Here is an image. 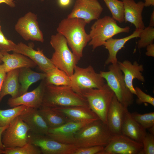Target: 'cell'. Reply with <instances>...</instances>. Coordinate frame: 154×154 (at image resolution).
<instances>
[{
  "label": "cell",
  "mask_w": 154,
  "mask_h": 154,
  "mask_svg": "<svg viewBox=\"0 0 154 154\" xmlns=\"http://www.w3.org/2000/svg\"><path fill=\"white\" fill-rule=\"evenodd\" d=\"M87 24L83 19L67 17L59 23L56 30L66 38L72 52L79 60L83 56V51L91 40L89 34L85 30Z\"/></svg>",
  "instance_id": "cell-1"
},
{
  "label": "cell",
  "mask_w": 154,
  "mask_h": 154,
  "mask_svg": "<svg viewBox=\"0 0 154 154\" xmlns=\"http://www.w3.org/2000/svg\"><path fill=\"white\" fill-rule=\"evenodd\" d=\"M41 106L52 108L89 107L86 98L75 91L71 86H56L46 83Z\"/></svg>",
  "instance_id": "cell-2"
},
{
  "label": "cell",
  "mask_w": 154,
  "mask_h": 154,
  "mask_svg": "<svg viewBox=\"0 0 154 154\" xmlns=\"http://www.w3.org/2000/svg\"><path fill=\"white\" fill-rule=\"evenodd\" d=\"M113 136L107 124L98 119L86 125L76 132L74 144L78 147H105Z\"/></svg>",
  "instance_id": "cell-3"
},
{
  "label": "cell",
  "mask_w": 154,
  "mask_h": 154,
  "mask_svg": "<svg viewBox=\"0 0 154 154\" xmlns=\"http://www.w3.org/2000/svg\"><path fill=\"white\" fill-rule=\"evenodd\" d=\"M50 43L54 50L50 59L53 64L71 76L80 60L70 50L66 38L61 34L58 33L52 35Z\"/></svg>",
  "instance_id": "cell-4"
},
{
  "label": "cell",
  "mask_w": 154,
  "mask_h": 154,
  "mask_svg": "<svg viewBox=\"0 0 154 154\" xmlns=\"http://www.w3.org/2000/svg\"><path fill=\"white\" fill-rule=\"evenodd\" d=\"M78 93L86 98L91 109L106 124L108 111L114 95L107 84L99 88L82 90Z\"/></svg>",
  "instance_id": "cell-5"
},
{
  "label": "cell",
  "mask_w": 154,
  "mask_h": 154,
  "mask_svg": "<svg viewBox=\"0 0 154 154\" xmlns=\"http://www.w3.org/2000/svg\"><path fill=\"white\" fill-rule=\"evenodd\" d=\"M130 30L129 27H120L112 17L105 16L96 20L92 25L89 34L91 40L88 45L92 46L94 50L103 45L107 40L115 35L122 33H128Z\"/></svg>",
  "instance_id": "cell-6"
},
{
  "label": "cell",
  "mask_w": 154,
  "mask_h": 154,
  "mask_svg": "<svg viewBox=\"0 0 154 154\" xmlns=\"http://www.w3.org/2000/svg\"><path fill=\"white\" fill-rule=\"evenodd\" d=\"M108 71H101L100 73L107 82V84L114 93L118 100L126 108L133 103V94L127 87L123 73L119 69L117 63L111 64Z\"/></svg>",
  "instance_id": "cell-7"
},
{
  "label": "cell",
  "mask_w": 154,
  "mask_h": 154,
  "mask_svg": "<svg viewBox=\"0 0 154 154\" xmlns=\"http://www.w3.org/2000/svg\"><path fill=\"white\" fill-rule=\"evenodd\" d=\"M70 86L78 93L80 90L88 88H99L105 84L104 79L90 65L82 68L76 65L73 74L70 76Z\"/></svg>",
  "instance_id": "cell-8"
},
{
  "label": "cell",
  "mask_w": 154,
  "mask_h": 154,
  "mask_svg": "<svg viewBox=\"0 0 154 154\" xmlns=\"http://www.w3.org/2000/svg\"><path fill=\"white\" fill-rule=\"evenodd\" d=\"M29 131L28 125L19 116L17 117L9 123L2 134V142L5 149L20 147L27 144Z\"/></svg>",
  "instance_id": "cell-9"
},
{
  "label": "cell",
  "mask_w": 154,
  "mask_h": 154,
  "mask_svg": "<svg viewBox=\"0 0 154 154\" xmlns=\"http://www.w3.org/2000/svg\"><path fill=\"white\" fill-rule=\"evenodd\" d=\"M28 142L38 147L43 154H74L78 147L57 141L46 135L28 134Z\"/></svg>",
  "instance_id": "cell-10"
},
{
  "label": "cell",
  "mask_w": 154,
  "mask_h": 154,
  "mask_svg": "<svg viewBox=\"0 0 154 154\" xmlns=\"http://www.w3.org/2000/svg\"><path fill=\"white\" fill-rule=\"evenodd\" d=\"M142 143L120 134L113 135L109 143L98 154H143Z\"/></svg>",
  "instance_id": "cell-11"
},
{
  "label": "cell",
  "mask_w": 154,
  "mask_h": 154,
  "mask_svg": "<svg viewBox=\"0 0 154 154\" xmlns=\"http://www.w3.org/2000/svg\"><path fill=\"white\" fill-rule=\"evenodd\" d=\"M37 19L36 15L31 12H28L19 19L15 25V30L25 40L43 42V35Z\"/></svg>",
  "instance_id": "cell-12"
},
{
  "label": "cell",
  "mask_w": 154,
  "mask_h": 154,
  "mask_svg": "<svg viewBox=\"0 0 154 154\" xmlns=\"http://www.w3.org/2000/svg\"><path fill=\"white\" fill-rule=\"evenodd\" d=\"M103 8L98 0H76L67 18L84 20L87 24L99 19Z\"/></svg>",
  "instance_id": "cell-13"
},
{
  "label": "cell",
  "mask_w": 154,
  "mask_h": 154,
  "mask_svg": "<svg viewBox=\"0 0 154 154\" xmlns=\"http://www.w3.org/2000/svg\"><path fill=\"white\" fill-rule=\"evenodd\" d=\"M90 123L70 121L57 127L49 128L46 135L62 143L74 144V136L76 132Z\"/></svg>",
  "instance_id": "cell-14"
},
{
  "label": "cell",
  "mask_w": 154,
  "mask_h": 154,
  "mask_svg": "<svg viewBox=\"0 0 154 154\" xmlns=\"http://www.w3.org/2000/svg\"><path fill=\"white\" fill-rule=\"evenodd\" d=\"M45 79L32 91L27 92L14 98H10L7 103L11 107L25 105L28 107L39 109L42 106L45 85Z\"/></svg>",
  "instance_id": "cell-15"
},
{
  "label": "cell",
  "mask_w": 154,
  "mask_h": 154,
  "mask_svg": "<svg viewBox=\"0 0 154 154\" xmlns=\"http://www.w3.org/2000/svg\"><path fill=\"white\" fill-rule=\"evenodd\" d=\"M125 108L114 95L108 111L106 124L113 135L121 134Z\"/></svg>",
  "instance_id": "cell-16"
},
{
  "label": "cell",
  "mask_w": 154,
  "mask_h": 154,
  "mask_svg": "<svg viewBox=\"0 0 154 154\" xmlns=\"http://www.w3.org/2000/svg\"><path fill=\"white\" fill-rule=\"evenodd\" d=\"M13 52L22 54L29 58L44 73H46L55 67L50 59L44 55L42 50L38 48L37 50H35L31 46L22 42L17 44Z\"/></svg>",
  "instance_id": "cell-17"
},
{
  "label": "cell",
  "mask_w": 154,
  "mask_h": 154,
  "mask_svg": "<svg viewBox=\"0 0 154 154\" xmlns=\"http://www.w3.org/2000/svg\"><path fill=\"white\" fill-rule=\"evenodd\" d=\"M33 133L46 135L49 127L38 109L27 107L19 116Z\"/></svg>",
  "instance_id": "cell-18"
},
{
  "label": "cell",
  "mask_w": 154,
  "mask_h": 154,
  "mask_svg": "<svg viewBox=\"0 0 154 154\" xmlns=\"http://www.w3.org/2000/svg\"><path fill=\"white\" fill-rule=\"evenodd\" d=\"M117 64L123 73L127 87L132 94L135 95V88L133 84V80L136 78L142 82L145 81V79L142 73L144 70L143 65L139 64L136 61H134L132 63L127 60L122 62L118 61Z\"/></svg>",
  "instance_id": "cell-19"
},
{
  "label": "cell",
  "mask_w": 154,
  "mask_h": 154,
  "mask_svg": "<svg viewBox=\"0 0 154 154\" xmlns=\"http://www.w3.org/2000/svg\"><path fill=\"white\" fill-rule=\"evenodd\" d=\"M52 109L62 114L70 121L90 123L99 119L89 107L72 106Z\"/></svg>",
  "instance_id": "cell-20"
},
{
  "label": "cell",
  "mask_w": 154,
  "mask_h": 154,
  "mask_svg": "<svg viewBox=\"0 0 154 154\" xmlns=\"http://www.w3.org/2000/svg\"><path fill=\"white\" fill-rule=\"evenodd\" d=\"M124 4V19L125 22H129L136 29H142L145 28L142 13L144 7V2L136 3L134 0H122Z\"/></svg>",
  "instance_id": "cell-21"
},
{
  "label": "cell",
  "mask_w": 154,
  "mask_h": 154,
  "mask_svg": "<svg viewBox=\"0 0 154 154\" xmlns=\"http://www.w3.org/2000/svg\"><path fill=\"white\" fill-rule=\"evenodd\" d=\"M147 133L146 129L133 119L128 108H125L121 134L137 141L142 143Z\"/></svg>",
  "instance_id": "cell-22"
},
{
  "label": "cell",
  "mask_w": 154,
  "mask_h": 154,
  "mask_svg": "<svg viewBox=\"0 0 154 154\" xmlns=\"http://www.w3.org/2000/svg\"><path fill=\"white\" fill-rule=\"evenodd\" d=\"M3 56L1 58L3 62L5 72L23 68H34L37 65L31 59L22 54L13 52L10 54L8 52H1Z\"/></svg>",
  "instance_id": "cell-23"
},
{
  "label": "cell",
  "mask_w": 154,
  "mask_h": 154,
  "mask_svg": "<svg viewBox=\"0 0 154 154\" xmlns=\"http://www.w3.org/2000/svg\"><path fill=\"white\" fill-rule=\"evenodd\" d=\"M141 30L136 29L132 34L127 37L120 39L111 38L107 40L103 45L108 50L109 52L108 56L105 62V64L117 63V55L118 52L124 47L127 41L131 39L139 37Z\"/></svg>",
  "instance_id": "cell-24"
},
{
  "label": "cell",
  "mask_w": 154,
  "mask_h": 154,
  "mask_svg": "<svg viewBox=\"0 0 154 154\" xmlns=\"http://www.w3.org/2000/svg\"><path fill=\"white\" fill-rule=\"evenodd\" d=\"M20 69L10 71L6 73L0 93V102L5 96L9 95L12 98L20 95L21 86L19 81Z\"/></svg>",
  "instance_id": "cell-25"
},
{
  "label": "cell",
  "mask_w": 154,
  "mask_h": 154,
  "mask_svg": "<svg viewBox=\"0 0 154 154\" xmlns=\"http://www.w3.org/2000/svg\"><path fill=\"white\" fill-rule=\"evenodd\" d=\"M46 76V73L35 72L30 68H20L19 75V81L21 86L20 96L27 92L32 84L44 79Z\"/></svg>",
  "instance_id": "cell-26"
},
{
  "label": "cell",
  "mask_w": 154,
  "mask_h": 154,
  "mask_svg": "<svg viewBox=\"0 0 154 154\" xmlns=\"http://www.w3.org/2000/svg\"><path fill=\"white\" fill-rule=\"evenodd\" d=\"M38 110L49 128L57 127L70 121L62 114L52 108L41 106Z\"/></svg>",
  "instance_id": "cell-27"
},
{
  "label": "cell",
  "mask_w": 154,
  "mask_h": 154,
  "mask_svg": "<svg viewBox=\"0 0 154 154\" xmlns=\"http://www.w3.org/2000/svg\"><path fill=\"white\" fill-rule=\"evenodd\" d=\"M45 80L46 83L56 86H70V77L64 71L55 66L46 73Z\"/></svg>",
  "instance_id": "cell-28"
},
{
  "label": "cell",
  "mask_w": 154,
  "mask_h": 154,
  "mask_svg": "<svg viewBox=\"0 0 154 154\" xmlns=\"http://www.w3.org/2000/svg\"><path fill=\"white\" fill-rule=\"evenodd\" d=\"M27 107L20 105L5 110H0V126L8 125L15 118L19 116Z\"/></svg>",
  "instance_id": "cell-29"
},
{
  "label": "cell",
  "mask_w": 154,
  "mask_h": 154,
  "mask_svg": "<svg viewBox=\"0 0 154 154\" xmlns=\"http://www.w3.org/2000/svg\"><path fill=\"white\" fill-rule=\"evenodd\" d=\"M110 11L112 18L121 23L124 21V7L123 1L118 0H103Z\"/></svg>",
  "instance_id": "cell-30"
},
{
  "label": "cell",
  "mask_w": 154,
  "mask_h": 154,
  "mask_svg": "<svg viewBox=\"0 0 154 154\" xmlns=\"http://www.w3.org/2000/svg\"><path fill=\"white\" fill-rule=\"evenodd\" d=\"M38 147L28 142L24 145L13 148L5 149L3 154H40Z\"/></svg>",
  "instance_id": "cell-31"
},
{
  "label": "cell",
  "mask_w": 154,
  "mask_h": 154,
  "mask_svg": "<svg viewBox=\"0 0 154 154\" xmlns=\"http://www.w3.org/2000/svg\"><path fill=\"white\" fill-rule=\"evenodd\" d=\"M131 115L133 119L145 129L154 126V112L140 114L135 112L131 113Z\"/></svg>",
  "instance_id": "cell-32"
},
{
  "label": "cell",
  "mask_w": 154,
  "mask_h": 154,
  "mask_svg": "<svg viewBox=\"0 0 154 154\" xmlns=\"http://www.w3.org/2000/svg\"><path fill=\"white\" fill-rule=\"evenodd\" d=\"M139 40L137 42V47L141 48L146 47L153 43L154 40V28L148 26L141 29Z\"/></svg>",
  "instance_id": "cell-33"
},
{
  "label": "cell",
  "mask_w": 154,
  "mask_h": 154,
  "mask_svg": "<svg viewBox=\"0 0 154 154\" xmlns=\"http://www.w3.org/2000/svg\"><path fill=\"white\" fill-rule=\"evenodd\" d=\"M17 44L13 41L7 39L3 33L0 26V52H1L14 50Z\"/></svg>",
  "instance_id": "cell-34"
},
{
  "label": "cell",
  "mask_w": 154,
  "mask_h": 154,
  "mask_svg": "<svg viewBox=\"0 0 154 154\" xmlns=\"http://www.w3.org/2000/svg\"><path fill=\"white\" fill-rule=\"evenodd\" d=\"M142 143L143 154H154V135L147 133Z\"/></svg>",
  "instance_id": "cell-35"
},
{
  "label": "cell",
  "mask_w": 154,
  "mask_h": 154,
  "mask_svg": "<svg viewBox=\"0 0 154 154\" xmlns=\"http://www.w3.org/2000/svg\"><path fill=\"white\" fill-rule=\"evenodd\" d=\"M135 89V95L137 98L136 101L137 103L140 104L143 103H147L153 106H154V98L144 92L139 87H136Z\"/></svg>",
  "instance_id": "cell-36"
},
{
  "label": "cell",
  "mask_w": 154,
  "mask_h": 154,
  "mask_svg": "<svg viewBox=\"0 0 154 154\" xmlns=\"http://www.w3.org/2000/svg\"><path fill=\"white\" fill-rule=\"evenodd\" d=\"M104 147L103 146L78 147L75 151L74 154H98Z\"/></svg>",
  "instance_id": "cell-37"
},
{
  "label": "cell",
  "mask_w": 154,
  "mask_h": 154,
  "mask_svg": "<svg viewBox=\"0 0 154 154\" xmlns=\"http://www.w3.org/2000/svg\"><path fill=\"white\" fill-rule=\"evenodd\" d=\"M6 73L3 64H0V93Z\"/></svg>",
  "instance_id": "cell-38"
},
{
  "label": "cell",
  "mask_w": 154,
  "mask_h": 154,
  "mask_svg": "<svg viewBox=\"0 0 154 154\" xmlns=\"http://www.w3.org/2000/svg\"><path fill=\"white\" fill-rule=\"evenodd\" d=\"M146 50L145 54L149 56L154 57V44H151L146 47Z\"/></svg>",
  "instance_id": "cell-39"
},
{
  "label": "cell",
  "mask_w": 154,
  "mask_h": 154,
  "mask_svg": "<svg viewBox=\"0 0 154 154\" xmlns=\"http://www.w3.org/2000/svg\"><path fill=\"white\" fill-rule=\"evenodd\" d=\"M9 125L4 126H0V149L3 150H4L5 148L2 142V134L4 131L7 128Z\"/></svg>",
  "instance_id": "cell-40"
},
{
  "label": "cell",
  "mask_w": 154,
  "mask_h": 154,
  "mask_svg": "<svg viewBox=\"0 0 154 154\" xmlns=\"http://www.w3.org/2000/svg\"><path fill=\"white\" fill-rule=\"evenodd\" d=\"M2 3H5L12 8H14L16 6L13 0H0V4Z\"/></svg>",
  "instance_id": "cell-41"
},
{
  "label": "cell",
  "mask_w": 154,
  "mask_h": 154,
  "mask_svg": "<svg viewBox=\"0 0 154 154\" xmlns=\"http://www.w3.org/2000/svg\"><path fill=\"white\" fill-rule=\"evenodd\" d=\"M71 0H58V2L60 6L62 7L68 6L70 3Z\"/></svg>",
  "instance_id": "cell-42"
},
{
  "label": "cell",
  "mask_w": 154,
  "mask_h": 154,
  "mask_svg": "<svg viewBox=\"0 0 154 154\" xmlns=\"http://www.w3.org/2000/svg\"><path fill=\"white\" fill-rule=\"evenodd\" d=\"M144 7H148L154 6V0H144Z\"/></svg>",
  "instance_id": "cell-43"
},
{
  "label": "cell",
  "mask_w": 154,
  "mask_h": 154,
  "mask_svg": "<svg viewBox=\"0 0 154 154\" xmlns=\"http://www.w3.org/2000/svg\"><path fill=\"white\" fill-rule=\"evenodd\" d=\"M149 26L153 27L154 26V11L152 13L151 17Z\"/></svg>",
  "instance_id": "cell-44"
},
{
  "label": "cell",
  "mask_w": 154,
  "mask_h": 154,
  "mask_svg": "<svg viewBox=\"0 0 154 154\" xmlns=\"http://www.w3.org/2000/svg\"><path fill=\"white\" fill-rule=\"evenodd\" d=\"M150 133L154 135V126L148 129Z\"/></svg>",
  "instance_id": "cell-45"
},
{
  "label": "cell",
  "mask_w": 154,
  "mask_h": 154,
  "mask_svg": "<svg viewBox=\"0 0 154 154\" xmlns=\"http://www.w3.org/2000/svg\"><path fill=\"white\" fill-rule=\"evenodd\" d=\"M3 154V150L0 149V154Z\"/></svg>",
  "instance_id": "cell-46"
},
{
  "label": "cell",
  "mask_w": 154,
  "mask_h": 154,
  "mask_svg": "<svg viewBox=\"0 0 154 154\" xmlns=\"http://www.w3.org/2000/svg\"><path fill=\"white\" fill-rule=\"evenodd\" d=\"M3 56L2 54L0 52V58H1Z\"/></svg>",
  "instance_id": "cell-47"
},
{
  "label": "cell",
  "mask_w": 154,
  "mask_h": 154,
  "mask_svg": "<svg viewBox=\"0 0 154 154\" xmlns=\"http://www.w3.org/2000/svg\"><path fill=\"white\" fill-rule=\"evenodd\" d=\"M2 60H1V58H0V64L2 62Z\"/></svg>",
  "instance_id": "cell-48"
},
{
  "label": "cell",
  "mask_w": 154,
  "mask_h": 154,
  "mask_svg": "<svg viewBox=\"0 0 154 154\" xmlns=\"http://www.w3.org/2000/svg\"><path fill=\"white\" fill-rule=\"evenodd\" d=\"M41 1H43L44 0H40Z\"/></svg>",
  "instance_id": "cell-49"
},
{
  "label": "cell",
  "mask_w": 154,
  "mask_h": 154,
  "mask_svg": "<svg viewBox=\"0 0 154 154\" xmlns=\"http://www.w3.org/2000/svg\"></svg>",
  "instance_id": "cell-50"
}]
</instances>
